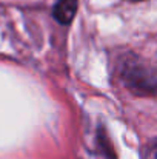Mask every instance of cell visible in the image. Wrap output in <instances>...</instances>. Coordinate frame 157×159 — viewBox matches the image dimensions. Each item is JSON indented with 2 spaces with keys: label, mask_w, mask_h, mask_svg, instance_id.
Returning <instances> with one entry per match:
<instances>
[{
  "label": "cell",
  "mask_w": 157,
  "mask_h": 159,
  "mask_svg": "<svg viewBox=\"0 0 157 159\" xmlns=\"http://www.w3.org/2000/svg\"><path fill=\"white\" fill-rule=\"evenodd\" d=\"M97 142H99V150H100V153L105 156V159H116L114 148H112L111 141H109V138L106 136L103 128H99V131H97Z\"/></svg>",
  "instance_id": "obj_3"
},
{
  "label": "cell",
  "mask_w": 157,
  "mask_h": 159,
  "mask_svg": "<svg viewBox=\"0 0 157 159\" xmlns=\"http://www.w3.org/2000/svg\"><path fill=\"white\" fill-rule=\"evenodd\" d=\"M119 76L122 84L139 96H153L156 93V70L146 60L136 54H126L119 62Z\"/></svg>",
  "instance_id": "obj_1"
},
{
  "label": "cell",
  "mask_w": 157,
  "mask_h": 159,
  "mask_svg": "<svg viewBox=\"0 0 157 159\" xmlns=\"http://www.w3.org/2000/svg\"><path fill=\"white\" fill-rule=\"evenodd\" d=\"M142 159H156V141L154 139L145 147Z\"/></svg>",
  "instance_id": "obj_4"
},
{
  "label": "cell",
  "mask_w": 157,
  "mask_h": 159,
  "mask_svg": "<svg viewBox=\"0 0 157 159\" xmlns=\"http://www.w3.org/2000/svg\"><path fill=\"white\" fill-rule=\"evenodd\" d=\"M76 12H77V0H57L52 8V17L62 25H69Z\"/></svg>",
  "instance_id": "obj_2"
},
{
  "label": "cell",
  "mask_w": 157,
  "mask_h": 159,
  "mask_svg": "<svg viewBox=\"0 0 157 159\" xmlns=\"http://www.w3.org/2000/svg\"><path fill=\"white\" fill-rule=\"evenodd\" d=\"M129 2H143V0H129Z\"/></svg>",
  "instance_id": "obj_5"
}]
</instances>
